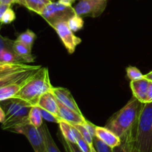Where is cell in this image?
Returning <instances> with one entry per match:
<instances>
[{"label":"cell","mask_w":152,"mask_h":152,"mask_svg":"<svg viewBox=\"0 0 152 152\" xmlns=\"http://www.w3.org/2000/svg\"><path fill=\"white\" fill-rule=\"evenodd\" d=\"M52 88L48 70L42 67L27 79L25 85L14 98L23 99L32 106H37L40 96L46 92L50 91Z\"/></svg>","instance_id":"6da1fadb"},{"label":"cell","mask_w":152,"mask_h":152,"mask_svg":"<svg viewBox=\"0 0 152 152\" xmlns=\"http://www.w3.org/2000/svg\"><path fill=\"white\" fill-rule=\"evenodd\" d=\"M142 104L133 96L123 108L108 120L105 127L120 138L123 137L136 125Z\"/></svg>","instance_id":"7a4b0ae2"},{"label":"cell","mask_w":152,"mask_h":152,"mask_svg":"<svg viewBox=\"0 0 152 152\" xmlns=\"http://www.w3.org/2000/svg\"><path fill=\"white\" fill-rule=\"evenodd\" d=\"M132 148L139 152H152V102L142 104L135 126Z\"/></svg>","instance_id":"3957f363"},{"label":"cell","mask_w":152,"mask_h":152,"mask_svg":"<svg viewBox=\"0 0 152 152\" xmlns=\"http://www.w3.org/2000/svg\"><path fill=\"white\" fill-rule=\"evenodd\" d=\"M1 102V106L5 114V120L1 123L3 130L13 132L17 128L29 124L28 114L32 107L29 102L14 97Z\"/></svg>","instance_id":"277c9868"},{"label":"cell","mask_w":152,"mask_h":152,"mask_svg":"<svg viewBox=\"0 0 152 152\" xmlns=\"http://www.w3.org/2000/svg\"><path fill=\"white\" fill-rule=\"evenodd\" d=\"M74 15L76 12L72 6L66 5L59 1H50L45 6L40 16L53 28L60 22H68Z\"/></svg>","instance_id":"5b68a950"},{"label":"cell","mask_w":152,"mask_h":152,"mask_svg":"<svg viewBox=\"0 0 152 152\" xmlns=\"http://www.w3.org/2000/svg\"><path fill=\"white\" fill-rule=\"evenodd\" d=\"M108 0H78L74 7L76 14L81 17H98L105 10Z\"/></svg>","instance_id":"8992f818"},{"label":"cell","mask_w":152,"mask_h":152,"mask_svg":"<svg viewBox=\"0 0 152 152\" xmlns=\"http://www.w3.org/2000/svg\"><path fill=\"white\" fill-rule=\"evenodd\" d=\"M13 132L25 135L34 152H45L44 140L39 129L31 124H27L14 129Z\"/></svg>","instance_id":"52a82bcc"},{"label":"cell","mask_w":152,"mask_h":152,"mask_svg":"<svg viewBox=\"0 0 152 152\" xmlns=\"http://www.w3.org/2000/svg\"><path fill=\"white\" fill-rule=\"evenodd\" d=\"M56 31L61 41L70 54L75 51V49L79 44H80L82 39L80 37L74 34V32L68 27L67 22H62L57 24L53 28Z\"/></svg>","instance_id":"ba28073f"},{"label":"cell","mask_w":152,"mask_h":152,"mask_svg":"<svg viewBox=\"0 0 152 152\" xmlns=\"http://www.w3.org/2000/svg\"><path fill=\"white\" fill-rule=\"evenodd\" d=\"M50 91L53 94L56 99L59 102H60L61 103L63 104L64 105H65L68 108L74 110L76 112L83 114V113L81 112L80 109L79 108L75 99L73 97L71 91L68 89L61 87H53Z\"/></svg>","instance_id":"9c48e42d"},{"label":"cell","mask_w":152,"mask_h":152,"mask_svg":"<svg viewBox=\"0 0 152 152\" xmlns=\"http://www.w3.org/2000/svg\"><path fill=\"white\" fill-rule=\"evenodd\" d=\"M57 102L58 106H59V117L62 120H65L71 125L83 124L86 122V119L83 114H79L74 110L68 108L58 100Z\"/></svg>","instance_id":"30bf717a"},{"label":"cell","mask_w":152,"mask_h":152,"mask_svg":"<svg viewBox=\"0 0 152 152\" xmlns=\"http://www.w3.org/2000/svg\"><path fill=\"white\" fill-rule=\"evenodd\" d=\"M37 106L60 117L59 114V106H58L57 99L51 91H48L42 95L39 99Z\"/></svg>","instance_id":"8fae6325"},{"label":"cell","mask_w":152,"mask_h":152,"mask_svg":"<svg viewBox=\"0 0 152 152\" xmlns=\"http://www.w3.org/2000/svg\"><path fill=\"white\" fill-rule=\"evenodd\" d=\"M149 80L146 78L131 81L130 87L133 96L136 97L141 103H147V91H148Z\"/></svg>","instance_id":"7c38bea8"},{"label":"cell","mask_w":152,"mask_h":152,"mask_svg":"<svg viewBox=\"0 0 152 152\" xmlns=\"http://www.w3.org/2000/svg\"><path fill=\"white\" fill-rule=\"evenodd\" d=\"M96 137L112 148L118 146L121 143V139L105 127L96 126Z\"/></svg>","instance_id":"4fadbf2b"},{"label":"cell","mask_w":152,"mask_h":152,"mask_svg":"<svg viewBox=\"0 0 152 152\" xmlns=\"http://www.w3.org/2000/svg\"><path fill=\"white\" fill-rule=\"evenodd\" d=\"M41 68V65H36L34 68H31V69L19 71V72L14 73V74H12L5 77L1 78L0 79V88H2L4 86H7V85L11 84V83H16V82L20 81V80H25V79L30 77L33 73H34Z\"/></svg>","instance_id":"5bb4252c"},{"label":"cell","mask_w":152,"mask_h":152,"mask_svg":"<svg viewBox=\"0 0 152 152\" xmlns=\"http://www.w3.org/2000/svg\"><path fill=\"white\" fill-rule=\"evenodd\" d=\"M36 65H31L24 63H6L0 64V79L19 71H26L34 68Z\"/></svg>","instance_id":"9a60e30c"},{"label":"cell","mask_w":152,"mask_h":152,"mask_svg":"<svg viewBox=\"0 0 152 152\" xmlns=\"http://www.w3.org/2000/svg\"><path fill=\"white\" fill-rule=\"evenodd\" d=\"M28 78L0 88V102L14 97L15 95L20 91L22 86L25 85Z\"/></svg>","instance_id":"2e32d148"},{"label":"cell","mask_w":152,"mask_h":152,"mask_svg":"<svg viewBox=\"0 0 152 152\" xmlns=\"http://www.w3.org/2000/svg\"><path fill=\"white\" fill-rule=\"evenodd\" d=\"M13 48L15 53L22 58L25 63H31L34 62V56L31 53V48L18 40L13 42Z\"/></svg>","instance_id":"e0dca14e"},{"label":"cell","mask_w":152,"mask_h":152,"mask_svg":"<svg viewBox=\"0 0 152 152\" xmlns=\"http://www.w3.org/2000/svg\"><path fill=\"white\" fill-rule=\"evenodd\" d=\"M49 2L50 1L48 0H16V3L40 15Z\"/></svg>","instance_id":"ac0fdd59"},{"label":"cell","mask_w":152,"mask_h":152,"mask_svg":"<svg viewBox=\"0 0 152 152\" xmlns=\"http://www.w3.org/2000/svg\"><path fill=\"white\" fill-rule=\"evenodd\" d=\"M43 140H44L45 146V152H61L58 148L57 145L55 143L51 134H50L49 129L45 123H43L40 128H39Z\"/></svg>","instance_id":"d6986e66"},{"label":"cell","mask_w":152,"mask_h":152,"mask_svg":"<svg viewBox=\"0 0 152 152\" xmlns=\"http://www.w3.org/2000/svg\"><path fill=\"white\" fill-rule=\"evenodd\" d=\"M135 126L130 131H129L123 137L120 138L121 143L118 146L112 148V152H132Z\"/></svg>","instance_id":"ffe728a7"},{"label":"cell","mask_w":152,"mask_h":152,"mask_svg":"<svg viewBox=\"0 0 152 152\" xmlns=\"http://www.w3.org/2000/svg\"><path fill=\"white\" fill-rule=\"evenodd\" d=\"M43 118L40 113L39 108L38 106H32L28 114V121L29 124L32 125L34 127L40 128L43 124Z\"/></svg>","instance_id":"44dd1931"},{"label":"cell","mask_w":152,"mask_h":152,"mask_svg":"<svg viewBox=\"0 0 152 152\" xmlns=\"http://www.w3.org/2000/svg\"><path fill=\"white\" fill-rule=\"evenodd\" d=\"M59 129H60L61 134L62 137L65 138L68 142H73V143H77V140L74 137L72 129H71V125L68 122L65 120H61L59 123Z\"/></svg>","instance_id":"7402d4cb"},{"label":"cell","mask_w":152,"mask_h":152,"mask_svg":"<svg viewBox=\"0 0 152 152\" xmlns=\"http://www.w3.org/2000/svg\"><path fill=\"white\" fill-rule=\"evenodd\" d=\"M36 39H37V35L35 34V33L28 29L25 31V32L19 34L16 40L21 42L23 44L26 45L27 46L32 48V46L34 45V42H35Z\"/></svg>","instance_id":"603a6c76"},{"label":"cell","mask_w":152,"mask_h":152,"mask_svg":"<svg viewBox=\"0 0 152 152\" xmlns=\"http://www.w3.org/2000/svg\"><path fill=\"white\" fill-rule=\"evenodd\" d=\"M68 27L73 32H77L83 28L84 26V21L83 17L78 16V15H74V16L71 18L67 22Z\"/></svg>","instance_id":"cb8c5ba5"},{"label":"cell","mask_w":152,"mask_h":152,"mask_svg":"<svg viewBox=\"0 0 152 152\" xmlns=\"http://www.w3.org/2000/svg\"><path fill=\"white\" fill-rule=\"evenodd\" d=\"M126 74H127V77H129L131 81H135V80H141V79L144 78L143 74L136 67H128L126 68Z\"/></svg>","instance_id":"d4e9b609"},{"label":"cell","mask_w":152,"mask_h":152,"mask_svg":"<svg viewBox=\"0 0 152 152\" xmlns=\"http://www.w3.org/2000/svg\"><path fill=\"white\" fill-rule=\"evenodd\" d=\"M73 126H74V127H75L79 132H80V133L81 134L83 139L88 142V144L90 146L94 145L93 137H92V136L90 134L88 131L86 129V128L85 127L83 124H75V125H73Z\"/></svg>","instance_id":"484cf974"},{"label":"cell","mask_w":152,"mask_h":152,"mask_svg":"<svg viewBox=\"0 0 152 152\" xmlns=\"http://www.w3.org/2000/svg\"><path fill=\"white\" fill-rule=\"evenodd\" d=\"M93 142L96 152H112V148L106 145L96 137L93 138Z\"/></svg>","instance_id":"4316f807"},{"label":"cell","mask_w":152,"mask_h":152,"mask_svg":"<svg viewBox=\"0 0 152 152\" xmlns=\"http://www.w3.org/2000/svg\"><path fill=\"white\" fill-rule=\"evenodd\" d=\"M13 42L14 41L7 38V37H2L0 34V55L6 50H13Z\"/></svg>","instance_id":"83f0119b"},{"label":"cell","mask_w":152,"mask_h":152,"mask_svg":"<svg viewBox=\"0 0 152 152\" xmlns=\"http://www.w3.org/2000/svg\"><path fill=\"white\" fill-rule=\"evenodd\" d=\"M16 19V14H15L14 11L12 10L10 7H9L5 13L3 15L2 18H1V25H7V24H10Z\"/></svg>","instance_id":"f1b7e54d"},{"label":"cell","mask_w":152,"mask_h":152,"mask_svg":"<svg viewBox=\"0 0 152 152\" xmlns=\"http://www.w3.org/2000/svg\"><path fill=\"white\" fill-rule=\"evenodd\" d=\"M39 111L40 113H41L42 116V118L44 120H45L46 121L48 122H51V123H56L59 124V122L62 120V119L60 117H57V116L54 115L52 113L49 112V111H45V110L42 109V108H39Z\"/></svg>","instance_id":"f546056e"},{"label":"cell","mask_w":152,"mask_h":152,"mask_svg":"<svg viewBox=\"0 0 152 152\" xmlns=\"http://www.w3.org/2000/svg\"><path fill=\"white\" fill-rule=\"evenodd\" d=\"M61 142L63 144L64 147L66 149L67 152H83L81 149L80 148V147L78 146L77 143H73V142H68V140L65 139V138L62 137H61L60 138Z\"/></svg>","instance_id":"4dcf8cb0"},{"label":"cell","mask_w":152,"mask_h":152,"mask_svg":"<svg viewBox=\"0 0 152 152\" xmlns=\"http://www.w3.org/2000/svg\"><path fill=\"white\" fill-rule=\"evenodd\" d=\"M83 125L86 128V129L88 131V132L90 133V134L91 135L92 137L94 138V137H96V126H94L93 123H91V122H89L88 120H86V122H85Z\"/></svg>","instance_id":"1f68e13d"},{"label":"cell","mask_w":152,"mask_h":152,"mask_svg":"<svg viewBox=\"0 0 152 152\" xmlns=\"http://www.w3.org/2000/svg\"><path fill=\"white\" fill-rule=\"evenodd\" d=\"M147 102H152V81L150 80L147 91Z\"/></svg>","instance_id":"d6a6232c"},{"label":"cell","mask_w":152,"mask_h":152,"mask_svg":"<svg viewBox=\"0 0 152 152\" xmlns=\"http://www.w3.org/2000/svg\"><path fill=\"white\" fill-rule=\"evenodd\" d=\"M4 120H5V114H4V111L3 110L2 107L0 105V123H3Z\"/></svg>","instance_id":"836d02e7"},{"label":"cell","mask_w":152,"mask_h":152,"mask_svg":"<svg viewBox=\"0 0 152 152\" xmlns=\"http://www.w3.org/2000/svg\"><path fill=\"white\" fill-rule=\"evenodd\" d=\"M77 0H59V2L62 3L64 4H66V5H70L71 6L74 4Z\"/></svg>","instance_id":"e575fe53"},{"label":"cell","mask_w":152,"mask_h":152,"mask_svg":"<svg viewBox=\"0 0 152 152\" xmlns=\"http://www.w3.org/2000/svg\"><path fill=\"white\" fill-rule=\"evenodd\" d=\"M0 2L1 4H7V5H11V4H14L16 2V0H0Z\"/></svg>","instance_id":"d590c367"},{"label":"cell","mask_w":152,"mask_h":152,"mask_svg":"<svg viewBox=\"0 0 152 152\" xmlns=\"http://www.w3.org/2000/svg\"><path fill=\"white\" fill-rule=\"evenodd\" d=\"M144 77H145V78H146L147 80H150V81H152V71H151V72L148 73L147 74L144 75Z\"/></svg>","instance_id":"8d00e7d4"},{"label":"cell","mask_w":152,"mask_h":152,"mask_svg":"<svg viewBox=\"0 0 152 152\" xmlns=\"http://www.w3.org/2000/svg\"><path fill=\"white\" fill-rule=\"evenodd\" d=\"M90 147H91V152H96V149H95V148L94 145H91V146H90Z\"/></svg>","instance_id":"74e56055"},{"label":"cell","mask_w":152,"mask_h":152,"mask_svg":"<svg viewBox=\"0 0 152 152\" xmlns=\"http://www.w3.org/2000/svg\"><path fill=\"white\" fill-rule=\"evenodd\" d=\"M132 152H139V151H137V150L134 149V148H132Z\"/></svg>","instance_id":"f35d334b"},{"label":"cell","mask_w":152,"mask_h":152,"mask_svg":"<svg viewBox=\"0 0 152 152\" xmlns=\"http://www.w3.org/2000/svg\"><path fill=\"white\" fill-rule=\"evenodd\" d=\"M48 1H54V0H48Z\"/></svg>","instance_id":"ab89813d"},{"label":"cell","mask_w":152,"mask_h":152,"mask_svg":"<svg viewBox=\"0 0 152 152\" xmlns=\"http://www.w3.org/2000/svg\"><path fill=\"white\" fill-rule=\"evenodd\" d=\"M1 63H2V62H1V61H0V64H1Z\"/></svg>","instance_id":"60d3db41"},{"label":"cell","mask_w":152,"mask_h":152,"mask_svg":"<svg viewBox=\"0 0 152 152\" xmlns=\"http://www.w3.org/2000/svg\"><path fill=\"white\" fill-rule=\"evenodd\" d=\"M0 4H1V2H0Z\"/></svg>","instance_id":"b9f144b4"}]
</instances>
